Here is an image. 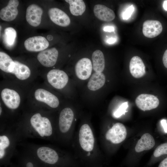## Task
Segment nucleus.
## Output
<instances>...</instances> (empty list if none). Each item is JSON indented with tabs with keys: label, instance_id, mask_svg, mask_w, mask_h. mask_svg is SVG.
Returning a JSON list of instances; mask_svg holds the SVG:
<instances>
[{
	"label": "nucleus",
	"instance_id": "nucleus-1",
	"mask_svg": "<svg viewBox=\"0 0 167 167\" xmlns=\"http://www.w3.org/2000/svg\"><path fill=\"white\" fill-rule=\"evenodd\" d=\"M74 155L85 167H105V161L98 144L93 128L88 122L81 123L71 144Z\"/></svg>",
	"mask_w": 167,
	"mask_h": 167
},
{
	"label": "nucleus",
	"instance_id": "nucleus-2",
	"mask_svg": "<svg viewBox=\"0 0 167 167\" xmlns=\"http://www.w3.org/2000/svg\"><path fill=\"white\" fill-rule=\"evenodd\" d=\"M46 113L38 111L27 114L14 123L22 141L27 138H36L56 141V122Z\"/></svg>",
	"mask_w": 167,
	"mask_h": 167
},
{
	"label": "nucleus",
	"instance_id": "nucleus-3",
	"mask_svg": "<svg viewBox=\"0 0 167 167\" xmlns=\"http://www.w3.org/2000/svg\"><path fill=\"white\" fill-rule=\"evenodd\" d=\"M34 157L45 167H80L74 154L50 145L21 142L18 146Z\"/></svg>",
	"mask_w": 167,
	"mask_h": 167
},
{
	"label": "nucleus",
	"instance_id": "nucleus-4",
	"mask_svg": "<svg viewBox=\"0 0 167 167\" xmlns=\"http://www.w3.org/2000/svg\"><path fill=\"white\" fill-rule=\"evenodd\" d=\"M21 142L14 123L0 126V166L5 167L11 163V159L16 153L17 146Z\"/></svg>",
	"mask_w": 167,
	"mask_h": 167
},
{
	"label": "nucleus",
	"instance_id": "nucleus-5",
	"mask_svg": "<svg viewBox=\"0 0 167 167\" xmlns=\"http://www.w3.org/2000/svg\"><path fill=\"white\" fill-rule=\"evenodd\" d=\"M76 118L74 110L69 107L63 108L56 122V141L71 145L75 134Z\"/></svg>",
	"mask_w": 167,
	"mask_h": 167
},
{
	"label": "nucleus",
	"instance_id": "nucleus-6",
	"mask_svg": "<svg viewBox=\"0 0 167 167\" xmlns=\"http://www.w3.org/2000/svg\"><path fill=\"white\" fill-rule=\"evenodd\" d=\"M126 135V128L122 123H116L109 128L103 126L100 128V143L106 149L109 144L116 145L121 143L125 140Z\"/></svg>",
	"mask_w": 167,
	"mask_h": 167
},
{
	"label": "nucleus",
	"instance_id": "nucleus-7",
	"mask_svg": "<svg viewBox=\"0 0 167 167\" xmlns=\"http://www.w3.org/2000/svg\"><path fill=\"white\" fill-rule=\"evenodd\" d=\"M1 95L4 104L8 109L14 111L19 108L21 98L16 91L12 89L5 88L2 91Z\"/></svg>",
	"mask_w": 167,
	"mask_h": 167
},
{
	"label": "nucleus",
	"instance_id": "nucleus-8",
	"mask_svg": "<svg viewBox=\"0 0 167 167\" xmlns=\"http://www.w3.org/2000/svg\"><path fill=\"white\" fill-rule=\"evenodd\" d=\"M47 77L49 83L57 89L63 88L68 81L67 74L63 71L59 69L51 70L47 73Z\"/></svg>",
	"mask_w": 167,
	"mask_h": 167
},
{
	"label": "nucleus",
	"instance_id": "nucleus-9",
	"mask_svg": "<svg viewBox=\"0 0 167 167\" xmlns=\"http://www.w3.org/2000/svg\"><path fill=\"white\" fill-rule=\"evenodd\" d=\"M35 99L40 102L45 104L52 109L57 108L59 102L57 97L49 91L43 88H38L34 92Z\"/></svg>",
	"mask_w": 167,
	"mask_h": 167
},
{
	"label": "nucleus",
	"instance_id": "nucleus-10",
	"mask_svg": "<svg viewBox=\"0 0 167 167\" xmlns=\"http://www.w3.org/2000/svg\"><path fill=\"white\" fill-rule=\"evenodd\" d=\"M135 102L139 109L145 111L157 108L159 105V101L158 98L153 95L142 94L136 97Z\"/></svg>",
	"mask_w": 167,
	"mask_h": 167
},
{
	"label": "nucleus",
	"instance_id": "nucleus-11",
	"mask_svg": "<svg viewBox=\"0 0 167 167\" xmlns=\"http://www.w3.org/2000/svg\"><path fill=\"white\" fill-rule=\"evenodd\" d=\"M49 45V43L46 39L41 36L30 37L24 42L26 49L31 52L41 51L45 50Z\"/></svg>",
	"mask_w": 167,
	"mask_h": 167
},
{
	"label": "nucleus",
	"instance_id": "nucleus-12",
	"mask_svg": "<svg viewBox=\"0 0 167 167\" xmlns=\"http://www.w3.org/2000/svg\"><path fill=\"white\" fill-rule=\"evenodd\" d=\"M58 56V51L53 48L41 51L37 55V58L44 66L51 67L56 64Z\"/></svg>",
	"mask_w": 167,
	"mask_h": 167
},
{
	"label": "nucleus",
	"instance_id": "nucleus-13",
	"mask_svg": "<svg viewBox=\"0 0 167 167\" xmlns=\"http://www.w3.org/2000/svg\"><path fill=\"white\" fill-rule=\"evenodd\" d=\"M92 65L90 60L87 58H83L76 63L75 68L77 77L81 80H86L91 75Z\"/></svg>",
	"mask_w": 167,
	"mask_h": 167
},
{
	"label": "nucleus",
	"instance_id": "nucleus-14",
	"mask_svg": "<svg viewBox=\"0 0 167 167\" xmlns=\"http://www.w3.org/2000/svg\"><path fill=\"white\" fill-rule=\"evenodd\" d=\"M43 10L39 6L32 4L27 7L26 18L27 22L31 25L37 27L41 24Z\"/></svg>",
	"mask_w": 167,
	"mask_h": 167
},
{
	"label": "nucleus",
	"instance_id": "nucleus-15",
	"mask_svg": "<svg viewBox=\"0 0 167 167\" xmlns=\"http://www.w3.org/2000/svg\"><path fill=\"white\" fill-rule=\"evenodd\" d=\"M162 29L161 24L158 20H147L143 24V34L148 38H152L157 36L161 32Z\"/></svg>",
	"mask_w": 167,
	"mask_h": 167
},
{
	"label": "nucleus",
	"instance_id": "nucleus-16",
	"mask_svg": "<svg viewBox=\"0 0 167 167\" xmlns=\"http://www.w3.org/2000/svg\"><path fill=\"white\" fill-rule=\"evenodd\" d=\"M48 15L50 19L56 24L65 27L70 23L68 16L63 11L57 8H52L48 11Z\"/></svg>",
	"mask_w": 167,
	"mask_h": 167
},
{
	"label": "nucleus",
	"instance_id": "nucleus-17",
	"mask_svg": "<svg viewBox=\"0 0 167 167\" xmlns=\"http://www.w3.org/2000/svg\"><path fill=\"white\" fill-rule=\"evenodd\" d=\"M19 2L17 0H10L7 6L2 8L0 11V17L3 20L10 21L13 20L18 13L17 7Z\"/></svg>",
	"mask_w": 167,
	"mask_h": 167
},
{
	"label": "nucleus",
	"instance_id": "nucleus-18",
	"mask_svg": "<svg viewBox=\"0 0 167 167\" xmlns=\"http://www.w3.org/2000/svg\"><path fill=\"white\" fill-rule=\"evenodd\" d=\"M129 70L132 76L136 78L142 77L146 73L144 64L141 58L138 56H134L131 59Z\"/></svg>",
	"mask_w": 167,
	"mask_h": 167
},
{
	"label": "nucleus",
	"instance_id": "nucleus-19",
	"mask_svg": "<svg viewBox=\"0 0 167 167\" xmlns=\"http://www.w3.org/2000/svg\"><path fill=\"white\" fill-rule=\"evenodd\" d=\"M93 12L96 17L104 21H111L115 17V14L112 9L101 4L96 5L94 7Z\"/></svg>",
	"mask_w": 167,
	"mask_h": 167
},
{
	"label": "nucleus",
	"instance_id": "nucleus-20",
	"mask_svg": "<svg viewBox=\"0 0 167 167\" xmlns=\"http://www.w3.org/2000/svg\"><path fill=\"white\" fill-rule=\"evenodd\" d=\"M155 142L152 135L148 133L144 134L138 141L135 147V150L137 152L144 150H149L154 146Z\"/></svg>",
	"mask_w": 167,
	"mask_h": 167
},
{
	"label": "nucleus",
	"instance_id": "nucleus-21",
	"mask_svg": "<svg viewBox=\"0 0 167 167\" xmlns=\"http://www.w3.org/2000/svg\"><path fill=\"white\" fill-rule=\"evenodd\" d=\"M105 81V77L103 73L95 72L90 79L88 84V87L91 91L98 90L103 86Z\"/></svg>",
	"mask_w": 167,
	"mask_h": 167
},
{
	"label": "nucleus",
	"instance_id": "nucleus-22",
	"mask_svg": "<svg viewBox=\"0 0 167 167\" xmlns=\"http://www.w3.org/2000/svg\"><path fill=\"white\" fill-rule=\"evenodd\" d=\"M15 67L11 73L20 80H25L28 79L31 75V71L26 65L17 61H14Z\"/></svg>",
	"mask_w": 167,
	"mask_h": 167
},
{
	"label": "nucleus",
	"instance_id": "nucleus-23",
	"mask_svg": "<svg viewBox=\"0 0 167 167\" xmlns=\"http://www.w3.org/2000/svg\"><path fill=\"white\" fill-rule=\"evenodd\" d=\"M19 167H45L34 157L24 152L19 159Z\"/></svg>",
	"mask_w": 167,
	"mask_h": 167
},
{
	"label": "nucleus",
	"instance_id": "nucleus-24",
	"mask_svg": "<svg viewBox=\"0 0 167 167\" xmlns=\"http://www.w3.org/2000/svg\"><path fill=\"white\" fill-rule=\"evenodd\" d=\"M92 68L96 72H102L105 67V60L103 53L99 50L94 51L92 55Z\"/></svg>",
	"mask_w": 167,
	"mask_h": 167
},
{
	"label": "nucleus",
	"instance_id": "nucleus-25",
	"mask_svg": "<svg viewBox=\"0 0 167 167\" xmlns=\"http://www.w3.org/2000/svg\"><path fill=\"white\" fill-rule=\"evenodd\" d=\"M15 67V62L11 57L6 53L0 52V68L2 71L11 73Z\"/></svg>",
	"mask_w": 167,
	"mask_h": 167
},
{
	"label": "nucleus",
	"instance_id": "nucleus-26",
	"mask_svg": "<svg viewBox=\"0 0 167 167\" xmlns=\"http://www.w3.org/2000/svg\"><path fill=\"white\" fill-rule=\"evenodd\" d=\"M69 3L70 10L71 14L75 16L82 15L86 10V6L82 0H66Z\"/></svg>",
	"mask_w": 167,
	"mask_h": 167
},
{
	"label": "nucleus",
	"instance_id": "nucleus-27",
	"mask_svg": "<svg viewBox=\"0 0 167 167\" xmlns=\"http://www.w3.org/2000/svg\"><path fill=\"white\" fill-rule=\"evenodd\" d=\"M16 34V31L13 28L8 27L5 29L3 39L6 46L11 47L14 45Z\"/></svg>",
	"mask_w": 167,
	"mask_h": 167
},
{
	"label": "nucleus",
	"instance_id": "nucleus-28",
	"mask_svg": "<svg viewBox=\"0 0 167 167\" xmlns=\"http://www.w3.org/2000/svg\"><path fill=\"white\" fill-rule=\"evenodd\" d=\"M167 154V143H162L158 146L153 152V156L158 158L164 155Z\"/></svg>",
	"mask_w": 167,
	"mask_h": 167
},
{
	"label": "nucleus",
	"instance_id": "nucleus-29",
	"mask_svg": "<svg viewBox=\"0 0 167 167\" xmlns=\"http://www.w3.org/2000/svg\"><path fill=\"white\" fill-rule=\"evenodd\" d=\"M127 102L122 103L113 113V116L115 118H119L126 112L128 107Z\"/></svg>",
	"mask_w": 167,
	"mask_h": 167
},
{
	"label": "nucleus",
	"instance_id": "nucleus-30",
	"mask_svg": "<svg viewBox=\"0 0 167 167\" xmlns=\"http://www.w3.org/2000/svg\"><path fill=\"white\" fill-rule=\"evenodd\" d=\"M134 7L133 5L127 7L122 14L123 19L124 20H127L130 18L134 11Z\"/></svg>",
	"mask_w": 167,
	"mask_h": 167
},
{
	"label": "nucleus",
	"instance_id": "nucleus-31",
	"mask_svg": "<svg viewBox=\"0 0 167 167\" xmlns=\"http://www.w3.org/2000/svg\"><path fill=\"white\" fill-rule=\"evenodd\" d=\"M162 61L164 66L167 68V49L165 51L164 54Z\"/></svg>",
	"mask_w": 167,
	"mask_h": 167
},
{
	"label": "nucleus",
	"instance_id": "nucleus-32",
	"mask_svg": "<svg viewBox=\"0 0 167 167\" xmlns=\"http://www.w3.org/2000/svg\"><path fill=\"white\" fill-rule=\"evenodd\" d=\"M161 122L164 128L165 132L167 133V123L166 120L164 119H162L161 121Z\"/></svg>",
	"mask_w": 167,
	"mask_h": 167
},
{
	"label": "nucleus",
	"instance_id": "nucleus-33",
	"mask_svg": "<svg viewBox=\"0 0 167 167\" xmlns=\"http://www.w3.org/2000/svg\"><path fill=\"white\" fill-rule=\"evenodd\" d=\"M158 167H167V157L160 162Z\"/></svg>",
	"mask_w": 167,
	"mask_h": 167
},
{
	"label": "nucleus",
	"instance_id": "nucleus-34",
	"mask_svg": "<svg viewBox=\"0 0 167 167\" xmlns=\"http://www.w3.org/2000/svg\"><path fill=\"white\" fill-rule=\"evenodd\" d=\"M104 31L108 32H111L114 31V28L111 26H107L105 27L103 29Z\"/></svg>",
	"mask_w": 167,
	"mask_h": 167
},
{
	"label": "nucleus",
	"instance_id": "nucleus-35",
	"mask_svg": "<svg viewBox=\"0 0 167 167\" xmlns=\"http://www.w3.org/2000/svg\"><path fill=\"white\" fill-rule=\"evenodd\" d=\"M116 41V39L115 38H110L107 39L106 42L109 44H113L115 43Z\"/></svg>",
	"mask_w": 167,
	"mask_h": 167
},
{
	"label": "nucleus",
	"instance_id": "nucleus-36",
	"mask_svg": "<svg viewBox=\"0 0 167 167\" xmlns=\"http://www.w3.org/2000/svg\"><path fill=\"white\" fill-rule=\"evenodd\" d=\"M163 7L165 11H167V0L164 1L163 4Z\"/></svg>",
	"mask_w": 167,
	"mask_h": 167
},
{
	"label": "nucleus",
	"instance_id": "nucleus-37",
	"mask_svg": "<svg viewBox=\"0 0 167 167\" xmlns=\"http://www.w3.org/2000/svg\"><path fill=\"white\" fill-rule=\"evenodd\" d=\"M4 167H19V166L15 165L11 163L10 165L6 166Z\"/></svg>",
	"mask_w": 167,
	"mask_h": 167
}]
</instances>
